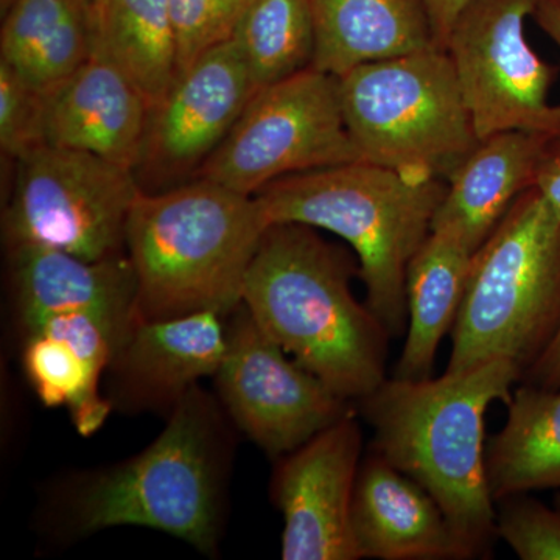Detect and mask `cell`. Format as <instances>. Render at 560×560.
<instances>
[{
  "label": "cell",
  "mask_w": 560,
  "mask_h": 560,
  "mask_svg": "<svg viewBox=\"0 0 560 560\" xmlns=\"http://www.w3.org/2000/svg\"><path fill=\"white\" fill-rule=\"evenodd\" d=\"M552 139L555 136L523 130L482 139L448 180L431 231L455 235L477 253L523 191L536 187Z\"/></svg>",
  "instance_id": "cell-19"
},
{
  "label": "cell",
  "mask_w": 560,
  "mask_h": 560,
  "mask_svg": "<svg viewBox=\"0 0 560 560\" xmlns=\"http://www.w3.org/2000/svg\"><path fill=\"white\" fill-rule=\"evenodd\" d=\"M13 2L14 0H0V10H2V13H5V11L9 10V7Z\"/></svg>",
  "instance_id": "cell-33"
},
{
  "label": "cell",
  "mask_w": 560,
  "mask_h": 560,
  "mask_svg": "<svg viewBox=\"0 0 560 560\" xmlns=\"http://www.w3.org/2000/svg\"><path fill=\"white\" fill-rule=\"evenodd\" d=\"M539 0H470L453 24L448 57L480 140L501 131L560 136L555 66L530 47L525 22Z\"/></svg>",
  "instance_id": "cell-10"
},
{
  "label": "cell",
  "mask_w": 560,
  "mask_h": 560,
  "mask_svg": "<svg viewBox=\"0 0 560 560\" xmlns=\"http://www.w3.org/2000/svg\"><path fill=\"white\" fill-rule=\"evenodd\" d=\"M363 161L342 114L340 79L311 68L253 95L200 178L256 197L296 173Z\"/></svg>",
  "instance_id": "cell-8"
},
{
  "label": "cell",
  "mask_w": 560,
  "mask_h": 560,
  "mask_svg": "<svg viewBox=\"0 0 560 560\" xmlns=\"http://www.w3.org/2000/svg\"><path fill=\"white\" fill-rule=\"evenodd\" d=\"M506 408V422L486 451L493 500L560 490V388L518 383Z\"/></svg>",
  "instance_id": "cell-23"
},
{
  "label": "cell",
  "mask_w": 560,
  "mask_h": 560,
  "mask_svg": "<svg viewBox=\"0 0 560 560\" xmlns=\"http://www.w3.org/2000/svg\"><path fill=\"white\" fill-rule=\"evenodd\" d=\"M497 504V534L522 560H560V510L529 493L504 497Z\"/></svg>",
  "instance_id": "cell-26"
},
{
  "label": "cell",
  "mask_w": 560,
  "mask_h": 560,
  "mask_svg": "<svg viewBox=\"0 0 560 560\" xmlns=\"http://www.w3.org/2000/svg\"><path fill=\"white\" fill-rule=\"evenodd\" d=\"M342 114L363 161L448 183L480 145L447 51H415L340 77Z\"/></svg>",
  "instance_id": "cell-7"
},
{
  "label": "cell",
  "mask_w": 560,
  "mask_h": 560,
  "mask_svg": "<svg viewBox=\"0 0 560 560\" xmlns=\"http://www.w3.org/2000/svg\"><path fill=\"white\" fill-rule=\"evenodd\" d=\"M357 418L350 411L279 459L271 490L283 517L282 559H360L350 525L363 455Z\"/></svg>",
  "instance_id": "cell-12"
},
{
  "label": "cell",
  "mask_w": 560,
  "mask_h": 560,
  "mask_svg": "<svg viewBox=\"0 0 560 560\" xmlns=\"http://www.w3.org/2000/svg\"><path fill=\"white\" fill-rule=\"evenodd\" d=\"M226 334L217 393L232 422L270 458L289 455L355 410L265 334L245 305L226 316Z\"/></svg>",
  "instance_id": "cell-11"
},
{
  "label": "cell",
  "mask_w": 560,
  "mask_h": 560,
  "mask_svg": "<svg viewBox=\"0 0 560 560\" xmlns=\"http://www.w3.org/2000/svg\"><path fill=\"white\" fill-rule=\"evenodd\" d=\"M9 249L21 331L68 313L97 316L125 331L139 318L138 279L127 254L86 260L47 246Z\"/></svg>",
  "instance_id": "cell-16"
},
{
  "label": "cell",
  "mask_w": 560,
  "mask_h": 560,
  "mask_svg": "<svg viewBox=\"0 0 560 560\" xmlns=\"http://www.w3.org/2000/svg\"><path fill=\"white\" fill-rule=\"evenodd\" d=\"M445 191V180L357 161L285 176L256 200L270 224H305L348 243L359 259L364 302L397 338L408 327V267L431 234Z\"/></svg>",
  "instance_id": "cell-4"
},
{
  "label": "cell",
  "mask_w": 560,
  "mask_h": 560,
  "mask_svg": "<svg viewBox=\"0 0 560 560\" xmlns=\"http://www.w3.org/2000/svg\"><path fill=\"white\" fill-rule=\"evenodd\" d=\"M128 331L86 313L50 316L22 330V366L46 407L65 408L83 436L105 425L113 401L101 381Z\"/></svg>",
  "instance_id": "cell-15"
},
{
  "label": "cell",
  "mask_w": 560,
  "mask_h": 560,
  "mask_svg": "<svg viewBox=\"0 0 560 560\" xmlns=\"http://www.w3.org/2000/svg\"><path fill=\"white\" fill-rule=\"evenodd\" d=\"M521 382L517 364L495 359L425 381L390 377L355 404L374 431L371 451L438 501L470 559L489 556L499 539L486 412L506 405Z\"/></svg>",
  "instance_id": "cell-1"
},
{
  "label": "cell",
  "mask_w": 560,
  "mask_h": 560,
  "mask_svg": "<svg viewBox=\"0 0 560 560\" xmlns=\"http://www.w3.org/2000/svg\"><path fill=\"white\" fill-rule=\"evenodd\" d=\"M139 455L79 482L70 517L79 534L142 526L205 555L219 544L230 438L215 400L194 386Z\"/></svg>",
  "instance_id": "cell-5"
},
{
  "label": "cell",
  "mask_w": 560,
  "mask_h": 560,
  "mask_svg": "<svg viewBox=\"0 0 560 560\" xmlns=\"http://www.w3.org/2000/svg\"><path fill=\"white\" fill-rule=\"evenodd\" d=\"M308 2L315 27L312 66L338 79L370 62L438 47L423 0Z\"/></svg>",
  "instance_id": "cell-20"
},
{
  "label": "cell",
  "mask_w": 560,
  "mask_h": 560,
  "mask_svg": "<svg viewBox=\"0 0 560 560\" xmlns=\"http://www.w3.org/2000/svg\"><path fill=\"white\" fill-rule=\"evenodd\" d=\"M469 2L470 0H423L427 11H429L434 40L440 49L445 50L447 47L453 24L459 16L460 10Z\"/></svg>",
  "instance_id": "cell-31"
},
{
  "label": "cell",
  "mask_w": 560,
  "mask_h": 560,
  "mask_svg": "<svg viewBox=\"0 0 560 560\" xmlns=\"http://www.w3.org/2000/svg\"><path fill=\"white\" fill-rule=\"evenodd\" d=\"M560 329V217L523 191L471 261L447 372L508 359L525 372Z\"/></svg>",
  "instance_id": "cell-6"
},
{
  "label": "cell",
  "mask_w": 560,
  "mask_h": 560,
  "mask_svg": "<svg viewBox=\"0 0 560 560\" xmlns=\"http://www.w3.org/2000/svg\"><path fill=\"white\" fill-rule=\"evenodd\" d=\"M270 226L256 197L213 180L158 194L140 190L125 234L138 279L139 318L231 315L242 304L246 272Z\"/></svg>",
  "instance_id": "cell-3"
},
{
  "label": "cell",
  "mask_w": 560,
  "mask_h": 560,
  "mask_svg": "<svg viewBox=\"0 0 560 560\" xmlns=\"http://www.w3.org/2000/svg\"><path fill=\"white\" fill-rule=\"evenodd\" d=\"M94 50L158 108L179 75L168 0H94Z\"/></svg>",
  "instance_id": "cell-24"
},
{
  "label": "cell",
  "mask_w": 560,
  "mask_h": 560,
  "mask_svg": "<svg viewBox=\"0 0 560 560\" xmlns=\"http://www.w3.org/2000/svg\"><path fill=\"white\" fill-rule=\"evenodd\" d=\"M350 525L360 559H470L438 501L374 451L361 459Z\"/></svg>",
  "instance_id": "cell-18"
},
{
  "label": "cell",
  "mask_w": 560,
  "mask_h": 560,
  "mask_svg": "<svg viewBox=\"0 0 560 560\" xmlns=\"http://www.w3.org/2000/svg\"><path fill=\"white\" fill-rule=\"evenodd\" d=\"M176 39L179 73L206 51L234 36L249 0H168Z\"/></svg>",
  "instance_id": "cell-27"
},
{
  "label": "cell",
  "mask_w": 560,
  "mask_h": 560,
  "mask_svg": "<svg viewBox=\"0 0 560 560\" xmlns=\"http://www.w3.org/2000/svg\"><path fill=\"white\" fill-rule=\"evenodd\" d=\"M256 92L311 68L315 27L308 0H249L234 36Z\"/></svg>",
  "instance_id": "cell-25"
},
{
  "label": "cell",
  "mask_w": 560,
  "mask_h": 560,
  "mask_svg": "<svg viewBox=\"0 0 560 560\" xmlns=\"http://www.w3.org/2000/svg\"><path fill=\"white\" fill-rule=\"evenodd\" d=\"M256 94L234 40L220 44L184 69L151 110L143 161L165 172L205 164L230 135Z\"/></svg>",
  "instance_id": "cell-13"
},
{
  "label": "cell",
  "mask_w": 560,
  "mask_h": 560,
  "mask_svg": "<svg viewBox=\"0 0 560 560\" xmlns=\"http://www.w3.org/2000/svg\"><path fill=\"white\" fill-rule=\"evenodd\" d=\"M521 383L540 388H560V329L539 360L525 372Z\"/></svg>",
  "instance_id": "cell-30"
},
{
  "label": "cell",
  "mask_w": 560,
  "mask_h": 560,
  "mask_svg": "<svg viewBox=\"0 0 560 560\" xmlns=\"http://www.w3.org/2000/svg\"><path fill=\"white\" fill-rule=\"evenodd\" d=\"M2 16L0 61L44 94L94 51V0H14Z\"/></svg>",
  "instance_id": "cell-22"
},
{
  "label": "cell",
  "mask_w": 560,
  "mask_h": 560,
  "mask_svg": "<svg viewBox=\"0 0 560 560\" xmlns=\"http://www.w3.org/2000/svg\"><path fill=\"white\" fill-rule=\"evenodd\" d=\"M151 109L145 98L97 50L46 94L44 140L90 151L135 172L142 164Z\"/></svg>",
  "instance_id": "cell-17"
},
{
  "label": "cell",
  "mask_w": 560,
  "mask_h": 560,
  "mask_svg": "<svg viewBox=\"0 0 560 560\" xmlns=\"http://www.w3.org/2000/svg\"><path fill=\"white\" fill-rule=\"evenodd\" d=\"M46 94L0 61V149L16 161L46 143Z\"/></svg>",
  "instance_id": "cell-28"
},
{
  "label": "cell",
  "mask_w": 560,
  "mask_h": 560,
  "mask_svg": "<svg viewBox=\"0 0 560 560\" xmlns=\"http://www.w3.org/2000/svg\"><path fill=\"white\" fill-rule=\"evenodd\" d=\"M475 253L455 235L431 231L407 272L408 327L393 377H433L438 349L458 316Z\"/></svg>",
  "instance_id": "cell-21"
},
{
  "label": "cell",
  "mask_w": 560,
  "mask_h": 560,
  "mask_svg": "<svg viewBox=\"0 0 560 560\" xmlns=\"http://www.w3.org/2000/svg\"><path fill=\"white\" fill-rule=\"evenodd\" d=\"M226 340V316L215 312L136 319L108 370L113 407L171 412L198 381L215 375Z\"/></svg>",
  "instance_id": "cell-14"
},
{
  "label": "cell",
  "mask_w": 560,
  "mask_h": 560,
  "mask_svg": "<svg viewBox=\"0 0 560 560\" xmlns=\"http://www.w3.org/2000/svg\"><path fill=\"white\" fill-rule=\"evenodd\" d=\"M139 194L128 168L90 151L43 143L16 160L3 213L7 245L47 246L86 260L124 254Z\"/></svg>",
  "instance_id": "cell-9"
},
{
  "label": "cell",
  "mask_w": 560,
  "mask_h": 560,
  "mask_svg": "<svg viewBox=\"0 0 560 560\" xmlns=\"http://www.w3.org/2000/svg\"><path fill=\"white\" fill-rule=\"evenodd\" d=\"M555 506L560 510V492L555 497Z\"/></svg>",
  "instance_id": "cell-34"
},
{
  "label": "cell",
  "mask_w": 560,
  "mask_h": 560,
  "mask_svg": "<svg viewBox=\"0 0 560 560\" xmlns=\"http://www.w3.org/2000/svg\"><path fill=\"white\" fill-rule=\"evenodd\" d=\"M360 264L300 223L271 224L243 285L265 334L342 399L363 400L386 377L390 334L352 293Z\"/></svg>",
  "instance_id": "cell-2"
},
{
  "label": "cell",
  "mask_w": 560,
  "mask_h": 560,
  "mask_svg": "<svg viewBox=\"0 0 560 560\" xmlns=\"http://www.w3.org/2000/svg\"><path fill=\"white\" fill-rule=\"evenodd\" d=\"M533 18L560 50V0H539Z\"/></svg>",
  "instance_id": "cell-32"
},
{
  "label": "cell",
  "mask_w": 560,
  "mask_h": 560,
  "mask_svg": "<svg viewBox=\"0 0 560 560\" xmlns=\"http://www.w3.org/2000/svg\"><path fill=\"white\" fill-rule=\"evenodd\" d=\"M536 187L560 217V136L552 139L548 147L537 175Z\"/></svg>",
  "instance_id": "cell-29"
}]
</instances>
